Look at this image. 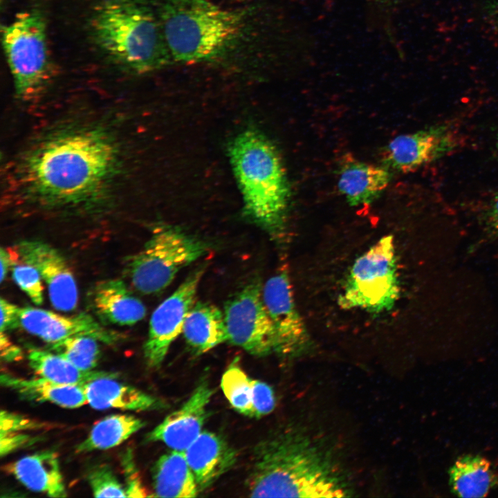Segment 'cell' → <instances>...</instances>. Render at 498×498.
Here are the masks:
<instances>
[{"instance_id": "obj_34", "label": "cell", "mask_w": 498, "mask_h": 498, "mask_svg": "<svg viewBox=\"0 0 498 498\" xmlns=\"http://www.w3.org/2000/svg\"><path fill=\"white\" fill-rule=\"evenodd\" d=\"M31 442V437L22 432H0V454L5 456Z\"/></svg>"}, {"instance_id": "obj_32", "label": "cell", "mask_w": 498, "mask_h": 498, "mask_svg": "<svg viewBox=\"0 0 498 498\" xmlns=\"http://www.w3.org/2000/svg\"><path fill=\"white\" fill-rule=\"evenodd\" d=\"M131 452L127 450L122 454V464L126 477L125 489L127 497H151L143 486L133 460Z\"/></svg>"}, {"instance_id": "obj_9", "label": "cell", "mask_w": 498, "mask_h": 498, "mask_svg": "<svg viewBox=\"0 0 498 498\" xmlns=\"http://www.w3.org/2000/svg\"><path fill=\"white\" fill-rule=\"evenodd\" d=\"M262 290L259 281L246 284L226 302L223 311L228 342L259 357L275 352V331Z\"/></svg>"}, {"instance_id": "obj_36", "label": "cell", "mask_w": 498, "mask_h": 498, "mask_svg": "<svg viewBox=\"0 0 498 498\" xmlns=\"http://www.w3.org/2000/svg\"><path fill=\"white\" fill-rule=\"evenodd\" d=\"M1 357L5 362H15L22 358V351L13 343L4 331H0Z\"/></svg>"}, {"instance_id": "obj_2", "label": "cell", "mask_w": 498, "mask_h": 498, "mask_svg": "<svg viewBox=\"0 0 498 498\" xmlns=\"http://www.w3.org/2000/svg\"><path fill=\"white\" fill-rule=\"evenodd\" d=\"M349 481L326 444L290 428L256 445L246 486L252 497H344Z\"/></svg>"}, {"instance_id": "obj_14", "label": "cell", "mask_w": 498, "mask_h": 498, "mask_svg": "<svg viewBox=\"0 0 498 498\" xmlns=\"http://www.w3.org/2000/svg\"><path fill=\"white\" fill-rule=\"evenodd\" d=\"M17 252L24 263L35 267L45 281L52 306L70 311L78 302L74 276L63 255L51 246L35 240H25L17 245Z\"/></svg>"}, {"instance_id": "obj_5", "label": "cell", "mask_w": 498, "mask_h": 498, "mask_svg": "<svg viewBox=\"0 0 498 498\" xmlns=\"http://www.w3.org/2000/svg\"><path fill=\"white\" fill-rule=\"evenodd\" d=\"M159 18L173 61L200 64L223 58L238 44L246 13L211 0H163Z\"/></svg>"}, {"instance_id": "obj_3", "label": "cell", "mask_w": 498, "mask_h": 498, "mask_svg": "<svg viewBox=\"0 0 498 498\" xmlns=\"http://www.w3.org/2000/svg\"><path fill=\"white\" fill-rule=\"evenodd\" d=\"M89 27L101 53L128 72L145 74L173 61L160 19L142 0H102Z\"/></svg>"}, {"instance_id": "obj_23", "label": "cell", "mask_w": 498, "mask_h": 498, "mask_svg": "<svg viewBox=\"0 0 498 498\" xmlns=\"http://www.w3.org/2000/svg\"><path fill=\"white\" fill-rule=\"evenodd\" d=\"M152 481L154 497H194L199 492L183 452L160 456L153 467Z\"/></svg>"}, {"instance_id": "obj_11", "label": "cell", "mask_w": 498, "mask_h": 498, "mask_svg": "<svg viewBox=\"0 0 498 498\" xmlns=\"http://www.w3.org/2000/svg\"><path fill=\"white\" fill-rule=\"evenodd\" d=\"M263 300L275 335V352L293 357L310 344V336L297 308L288 273L281 269L263 286Z\"/></svg>"}, {"instance_id": "obj_25", "label": "cell", "mask_w": 498, "mask_h": 498, "mask_svg": "<svg viewBox=\"0 0 498 498\" xmlns=\"http://www.w3.org/2000/svg\"><path fill=\"white\" fill-rule=\"evenodd\" d=\"M28 359L30 368L37 376L63 385L84 386L99 378L118 377L116 373L110 371L81 370L57 353L37 349L28 351Z\"/></svg>"}, {"instance_id": "obj_18", "label": "cell", "mask_w": 498, "mask_h": 498, "mask_svg": "<svg viewBox=\"0 0 498 498\" xmlns=\"http://www.w3.org/2000/svg\"><path fill=\"white\" fill-rule=\"evenodd\" d=\"M4 470L33 492L50 497L67 496L59 459L53 451L24 456L5 465Z\"/></svg>"}, {"instance_id": "obj_15", "label": "cell", "mask_w": 498, "mask_h": 498, "mask_svg": "<svg viewBox=\"0 0 498 498\" xmlns=\"http://www.w3.org/2000/svg\"><path fill=\"white\" fill-rule=\"evenodd\" d=\"M212 395L213 390L208 381L201 382L180 408L169 414L147 434V440L160 441L172 450L184 452L202 432Z\"/></svg>"}, {"instance_id": "obj_24", "label": "cell", "mask_w": 498, "mask_h": 498, "mask_svg": "<svg viewBox=\"0 0 498 498\" xmlns=\"http://www.w3.org/2000/svg\"><path fill=\"white\" fill-rule=\"evenodd\" d=\"M452 492L460 497H483L498 487V472L479 455L459 457L449 470Z\"/></svg>"}, {"instance_id": "obj_35", "label": "cell", "mask_w": 498, "mask_h": 498, "mask_svg": "<svg viewBox=\"0 0 498 498\" xmlns=\"http://www.w3.org/2000/svg\"><path fill=\"white\" fill-rule=\"evenodd\" d=\"M1 324L0 331H6L20 326L19 311L20 308L1 297L0 299Z\"/></svg>"}, {"instance_id": "obj_21", "label": "cell", "mask_w": 498, "mask_h": 498, "mask_svg": "<svg viewBox=\"0 0 498 498\" xmlns=\"http://www.w3.org/2000/svg\"><path fill=\"white\" fill-rule=\"evenodd\" d=\"M2 386L21 398L35 402H48L68 409L87 403L83 386L57 383L44 378H24L8 373L1 374Z\"/></svg>"}, {"instance_id": "obj_41", "label": "cell", "mask_w": 498, "mask_h": 498, "mask_svg": "<svg viewBox=\"0 0 498 498\" xmlns=\"http://www.w3.org/2000/svg\"><path fill=\"white\" fill-rule=\"evenodd\" d=\"M497 149L498 151V132H497V142H496Z\"/></svg>"}, {"instance_id": "obj_17", "label": "cell", "mask_w": 498, "mask_h": 498, "mask_svg": "<svg viewBox=\"0 0 498 498\" xmlns=\"http://www.w3.org/2000/svg\"><path fill=\"white\" fill-rule=\"evenodd\" d=\"M387 167L377 166L346 156L338 171L339 191L352 206L371 203L389 185Z\"/></svg>"}, {"instance_id": "obj_37", "label": "cell", "mask_w": 498, "mask_h": 498, "mask_svg": "<svg viewBox=\"0 0 498 498\" xmlns=\"http://www.w3.org/2000/svg\"><path fill=\"white\" fill-rule=\"evenodd\" d=\"M484 218L488 230L498 237V192L490 199Z\"/></svg>"}, {"instance_id": "obj_30", "label": "cell", "mask_w": 498, "mask_h": 498, "mask_svg": "<svg viewBox=\"0 0 498 498\" xmlns=\"http://www.w3.org/2000/svg\"><path fill=\"white\" fill-rule=\"evenodd\" d=\"M12 278L35 304L40 305L43 303L44 287L42 277L35 267L26 263L15 265L12 268Z\"/></svg>"}, {"instance_id": "obj_6", "label": "cell", "mask_w": 498, "mask_h": 498, "mask_svg": "<svg viewBox=\"0 0 498 498\" xmlns=\"http://www.w3.org/2000/svg\"><path fill=\"white\" fill-rule=\"evenodd\" d=\"M1 32L15 96L32 101L44 92L53 75L45 17L38 9L20 12Z\"/></svg>"}, {"instance_id": "obj_1", "label": "cell", "mask_w": 498, "mask_h": 498, "mask_svg": "<svg viewBox=\"0 0 498 498\" xmlns=\"http://www.w3.org/2000/svg\"><path fill=\"white\" fill-rule=\"evenodd\" d=\"M120 149L109 131L75 124L44 135L21 155L15 180L21 197L46 208H89L110 194Z\"/></svg>"}, {"instance_id": "obj_19", "label": "cell", "mask_w": 498, "mask_h": 498, "mask_svg": "<svg viewBox=\"0 0 498 498\" xmlns=\"http://www.w3.org/2000/svg\"><path fill=\"white\" fill-rule=\"evenodd\" d=\"M91 301L96 314L105 322L133 325L146 315L143 303L119 279L101 281L95 284Z\"/></svg>"}, {"instance_id": "obj_38", "label": "cell", "mask_w": 498, "mask_h": 498, "mask_svg": "<svg viewBox=\"0 0 498 498\" xmlns=\"http://www.w3.org/2000/svg\"><path fill=\"white\" fill-rule=\"evenodd\" d=\"M1 261V283H2L6 277L9 267L12 264V259L11 254L7 250L1 248L0 250Z\"/></svg>"}, {"instance_id": "obj_4", "label": "cell", "mask_w": 498, "mask_h": 498, "mask_svg": "<svg viewBox=\"0 0 498 498\" xmlns=\"http://www.w3.org/2000/svg\"><path fill=\"white\" fill-rule=\"evenodd\" d=\"M246 216L274 240L287 235L290 191L281 157L265 136L255 129L239 133L229 147Z\"/></svg>"}, {"instance_id": "obj_26", "label": "cell", "mask_w": 498, "mask_h": 498, "mask_svg": "<svg viewBox=\"0 0 498 498\" xmlns=\"http://www.w3.org/2000/svg\"><path fill=\"white\" fill-rule=\"evenodd\" d=\"M145 423L128 414L109 415L97 422L89 435L76 448L77 453L107 450L116 447L140 430Z\"/></svg>"}, {"instance_id": "obj_27", "label": "cell", "mask_w": 498, "mask_h": 498, "mask_svg": "<svg viewBox=\"0 0 498 498\" xmlns=\"http://www.w3.org/2000/svg\"><path fill=\"white\" fill-rule=\"evenodd\" d=\"M229 365L221 380V389L232 407L239 413L254 417L252 405V378L237 363Z\"/></svg>"}, {"instance_id": "obj_40", "label": "cell", "mask_w": 498, "mask_h": 498, "mask_svg": "<svg viewBox=\"0 0 498 498\" xmlns=\"http://www.w3.org/2000/svg\"><path fill=\"white\" fill-rule=\"evenodd\" d=\"M234 1H237V2H245V1H250V0H234Z\"/></svg>"}, {"instance_id": "obj_39", "label": "cell", "mask_w": 498, "mask_h": 498, "mask_svg": "<svg viewBox=\"0 0 498 498\" xmlns=\"http://www.w3.org/2000/svg\"><path fill=\"white\" fill-rule=\"evenodd\" d=\"M377 1L379 2H381V3H386V2H388L391 0H377Z\"/></svg>"}, {"instance_id": "obj_8", "label": "cell", "mask_w": 498, "mask_h": 498, "mask_svg": "<svg viewBox=\"0 0 498 498\" xmlns=\"http://www.w3.org/2000/svg\"><path fill=\"white\" fill-rule=\"evenodd\" d=\"M209 250L204 241L167 225L156 227L138 253L130 256L125 273L133 287L145 295L165 289L177 273Z\"/></svg>"}, {"instance_id": "obj_31", "label": "cell", "mask_w": 498, "mask_h": 498, "mask_svg": "<svg viewBox=\"0 0 498 498\" xmlns=\"http://www.w3.org/2000/svg\"><path fill=\"white\" fill-rule=\"evenodd\" d=\"M252 405L255 418H261L271 413L276 402L274 391L267 383L252 379Z\"/></svg>"}, {"instance_id": "obj_12", "label": "cell", "mask_w": 498, "mask_h": 498, "mask_svg": "<svg viewBox=\"0 0 498 498\" xmlns=\"http://www.w3.org/2000/svg\"><path fill=\"white\" fill-rule=\"evenodd\" d=\"M459 141L454 125L437 124L394 138L383 148L382 160L386 167L407 173L448 155Z\"/></svg>"}, {"instance_id": "obj_10", "label": "cell", "mask_w": 498, "mask_h": 498, "mask_svg": "<svg viewBox=\"0 0 498 498\" xmlns=\"http://www.w3.org/2000/svg\"><path fill=\"white\" fill-rule=\"evenodd\" d=\"M204 272V266L194 270L154 311L143 347L145 362L149 367L161 365L172 343L182 333Z\"/></svg>"}, {"instance_id": "obj_13", "label": "cell", "mask_w": 498, "mask_h": 498, "mask_svg": "<svg viewBox=\"0 0 498 498\" xmlns=\"http://www.w3.org/2000/svg\"><path fill=\"white\" fill-rule=\"evenodd\" d=\"M20 326L29 333L50 344L80 335L91 336L107 344L122 338L118 332L102 326L91 315L80 313L72 316L35 307L20 308Z\"/></svg>"}, {"instance_id": "obj_7", "label": "cell", "mask_w": 498, "mask_h": 498, "mask_svg": "<svg viewBox=\"0 0 498 498\" xmlns=\"http://www.w3.org/2000/svg\"><path fill=\"white\" fill-rule=\"evenodd\" d=\"M400 295L394 238L380 237L349 268L338 304L344 310L371 314L391 311Z\"/></svg>"}, {"instance_id": "obj_33", "label": "cell", "mask_w": 498, "mask_h": 498, "mask_svg": "<svg viewBox=\"0 0 498 498\" xmlns=\"http://www.w3.org/2000/svg\"><path fill=\"white\" fill-rule=\"evenodd\" d=\"M45 424L28 416L1 410L0 414V432H22L41 429Z\"/></svg>"}, {"instance_id": "obj_22", "label": "cell", "mask_w": 498, "mask_h": 498, "mask_svg": "<svg viewBox=\"0 0 498 498\" xmlns=\"http://www.w3.org/2000/svg\"><path fill=\"white\" fill-rule=\"evenodd\" d=\"M182 333L186 343L197 354L228 341L223 312L208 302L194 303L185 318Z\"/></svg>"}, {"instance_id": "obj_28", "label": "cell", "mask_w": 498, "mask_h": 498, "mask_svg": "<svg viewBox=\"0 0 498 498\" xmlns=\"http://www.w3.org/2000/svg\"><path fill=\"white\" fill-rule=\"evenodd\" d=\"M98 342L91 336H74L51 344L50 349L81 370L92 371L99 360Z\"/></svg>"}, {"instance_id": "obj_29", "label": "cell", "mask_w": 498, "mask_h": 498, "mask_svg": "<svg viewBox=\"0 0 498 498\" xmlns=\"http://www.w3.org/2000/svg\"><path fill=\"white\" fill-rule=\"evenodd\" d=\"M88 481L95 497H127L125 489L106 464L94 467L88 474Z\"/></svg>"}, {"instance_id": "obj_20", "label": "cell", "mask_w": 498, "mask_h": 498, "mask_svg": "<svg viewBox=\"0 0 498 498\" xmlns=\"http://www.w3.org/2000/svg\"><path fill=\"white\" fill-rule=\"evenodd\" d=\"M116 378L105 376L86 383L83 387L87 403L100 410L115 408L140 412L161 407L163 404L154 396Z\"/></svg>"}, {"instance_id": "obj_16", "label": "cell", "mask_w": 498, "mask_h": 498, "mask_svg": "<svg viewBox=\"0 0 498 498\" xmlns=\"http://www.w3.org/2000/svg\"><path fill=\"white\" fill-rule=\"evenodd\" d=\"M199 492L210 488L237 461L235 450L220 436L203 431L184 452Z\"/></svg>"}]
</instances>
